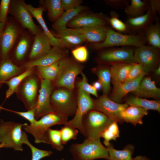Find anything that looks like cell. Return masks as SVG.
I'll use <instances>...</instances> for the list:
<instances>
[{
	"instance_id": "14",
	"label": "cell",
	"mask_w": 160,
	"mask_h": 160,
	"mask_svg": "<svg viewBox=\"0 0 160 160\" xmlns=\"http://www.w3.org/2000/svg\"><path fill=\"white\" fill-rule=\"evenodd\" d=\"M129 105L126 103L121 104L111 100L107 95H103L94 100L93 110L101 112L108 116L114 121L120 124L123 122L121 116V112Z\"/></svg>"
},
{
	"instance_id": "50",
	"label": "cell",
	"mask_w": 160,
	"mask_h": 160,
	"mask_svg": "<svg viewBox=\"0 0 160 160\" xmlns=\"http://www.w3.org/2000/svg\"><path fill=\"white\" fill-rule=\"evenodd\" d=\"M92 85L97 91L102 89V84L99 80L93 82Z\"/></svg>"
},
{
	"instance_id": "33",
	"label": "cell",
	"mask_w": 160,
	"mask_h": 160,
	"mask_svg": "<svg viewBox=\"0 0 160 160\" xmlns=\"http://www.w3.org/2000/svg\"><path fill=\"white\" fill-rule=\"evenodd\" d=\"M149 4V1L131 0L130 4L127 5L124 11L128 17H136L145 13L147 10Z\"/></svg>"
},
{
	"instance_id": "11",
	"label": "cell",
	"mask_w": 160,
	"mask_h": 160,
	"mask_svg": "<svg viewBox=\"0 0 160 160\" xmlns=\"http://www.w3.org/2000/svg\"><path fill=\"white\" fill-rule=\"evenodd\" d=\"M77 107L73 118L68 121L64 125L72 126L78 129L86 138V134L82 121L84 116L89 111L93 110L94 100L90 95L80 88H78Z\"/></svg>"
},
{
	"instance_id": "6",
	"label": "cell",
	"mask_w": 160,
	"mask_h": 160,
	"mask_svg": "<svg viewBox=\"0 0 160 160\" xmlns=\"http://www.w3.org/2000/svg\"><path fill=\"white\" fill-rule=\"evenodd\" d=\"M27 123L0 120V144L3 148H12L15 151H23V126Z\"/></svg>"
},
{
	"instance_id": "39",
	"label": "cell",
	"mask_w": 160,
	"mask_h": 160,
	"mask_svg": "<svg viewBox=\"0 0 160 160\" xmlns=\"http://www.w3.org/2000/svg\"><path fill=\"white\" fill-rule=\"evenodd\" d=\"M47 137L48 144L50 145L52 148L59 151L63 149L64 146L61 142L60 130L50 128L47 130Z\"/></svg>"
},
{
	"instance_id": "7",
	"label": "cell",
	"mask_w": 160,
	"mask_h": 160,
	"mask_svg": "<svg viewBox=\"0 0 160 160\" xmlns=\"http://www.w3.org/2000/svg\"><path fill=\"white\" fill-rule=\"evenodd\" d=\"M23 29L13 17L7 18L1 36V61L9 59Z\"/></svg>"
},
{
	"instance_id": "17",
	"label": "cell",
	"mask_w": 160,
	"mask_h": 160,
	"mask_svg": "<svg viewBox=\"0 0 160 160\" xmlns=\"http://www.w3.org/2000/svg\"><path fill=\"white\" fill-rule=\"evenodd\" d=\"M108 18L102 13L81 12L68 24L67 27L71 28H83L96 26H108Z\"/></svg>"
},
{
	"instance_id": "20",
	"label": "cell",
	"mask_w": 160,
	"mask_h": 160,
	"mask_svg": "<svg viewBox=\"0 0 160 160\" xmlns=\"http://www.w3.org/2000/svg\"><path fill=\"white\" fill-rule=\"evenodd\" d=\"M157 17L152 11L149 4L147 12L144 14L135 17H128L125 23L128 32L131 34L143 32L146 28L155 20Z\"/></svg>"
},
{
	"instance_id": "51",
	"label": "cell",
	"mask_w": 160,
	"mask_h": 160,
	"mask_svg": "<svg viewBox=\"0 0 160 160\" xmlns=\"http://www.w3.org/2000/svg\"><path fill=\"white\" fill-rule=\"evenodd\" d=\"M132 160H151L145 156H138L132 158Z\"/></svg>"
},
{
	"instance_id": "56",
	"label": "cell",
	"mask_w": 160,
	"mask_h": 160,
	"mask_svg": "<svg viewBox=\"0 0 160 160\" xmlns=\"http://www.w3.org/2000/svg\"><path fill=\"white\" fill-rule=\"evenodd\" d=\"M65 160V159H60V160Z\"/></svg>"
},
{
	"instance_id": "42",
	"label": "cell",
	"mask_w": 160,
	"mask_h": 160,
	"mask_svg": "<svg viewBox=\"0 0 160 160\" xmlns=\"http://www.w3.org/2000/svg\"><path fill=\"white\" fill-rule=\"evenodd\" d=\"M71 52L75 60L79 63H84L88 59V51L85 46L77 47L73 49Z\"/></svg>"
},
{
	"instance_id": "3",
	"label": "cell",
	"mask_w": 160,
	"mask_h": 160,
	"mask_svg": "<svg viewBox=\"0 0 160 160\" xmlns=\"http://www.w3.org/2000/svg\"><path fill=\"white\" fill-rule=\"evenodd\" d=\"M147 42L143 32L124 34L109 27L104 41L100 43L91 44L90 47L96 50L119 46H132L137 48L145 45Z\"/></svg>"
},
{
	"instance_id": "41",
	"label": "cell",
	"mask_w": 160,
	"mask_h": 160,
	"mask_svg": "<svg viewBox=\"0 0 160 160\" xmlns=\"http://www.w3.org/2000/svg\"><path fill=\"white\" fill-rule=\"evenodd\" d=\"M108 22L109 25L113 29L115 30L118 32H128L126 24L119 19L118 14L115 12L113 11H111Z\"/></svg>"
},
{
	"instance_id": "49",
	"label": "cell",
	"mask_w": 160,
	"mask_h": 160,
	"mask_svg": "<svg viewBox=\"0 0 160 160\" xmlns=\"http://www.w3.org/2000/svg\"><path fill=\"white\" fill-rule=\"evenodd\" d=\"M149 6L152 12L156 15L160 13V0H150L149 1Z\"/></svg>"
},
{
	"instance_id": "28",
	"label": "cell",
	"mask_w": 160,
	"mask_h": 160,
	"mask_svg": "<svg viewBox=\"0 0 160 160\" xmlns=\"http://www.w3.org/2000/svg\"><path fill=\"white\" fill-rule=\"evenodd\" d=\"M87 7L81 5L78 7L63 12L60 17L52 25V28L57 34L66 29L69 22L81 12L85 11Z\"/></svg>"
},
{
	"instance_id": "31",
	"label": "cell",
	"mask_w": 160,
	"mask_h": 160,
	"mask_svg": "<svg viewBox=\"0 0 160 160\" xmlns=\"http://www.w3.org/2000/svg\"><path fill=\"white\" fill-rule=\"evenodd\" d=\"M41 6L47 11L49 20L54 22L64 12L61 0H45L40 1Z\"/></svg>"
},
{
	"instance_id": "37",
	"label": "cell",
	"mask_w": 160,
	"mask_h": 160,
	"mask_svg": "<svg viewBox=\"0 0 160 160\" xmlns=\"http://www.w3.org/2000/svg\"><path fill=\"white\" fill-rule=\"evenodd\" d=\"M59 62L48 65L36 67L41 79L54 81L59 72Z\"/></svg>"
},
{
	"instance_id": "1",
	"label": "cell",
	"mask_w": 160,
	"mask_h": 160,
	"mask_svg": "<svg viewBox=\"0 0 160 160\" xmlns=\"http://www.w3.org/2000/svg\"><path fill=\"white\" fill-rule=\"evenodd\" d=\"M69 151L73 160H93L98 159L107 160L108 158L107 148L102 144L100 138L93 140L86 138L82 143L72 144Z\"/></svg>"
},
{
	"instance_id": "46",
	"label": "cell",
	"mask_w": 160,
	"mask_h": 160,
	"mask_svg": "<svg viewBox=\"0 0 160 160\" xmlns=\"http://www.w3.org/2000/svg\"><path fill=\"white\" fill-rule=\"evenodd\" d=\"M9 111L15 113L25 119L30 123V124H33L35 123L37 120L35 119V107L27 111L20 112L8 110Z\"/></svg>"
},
{
	"instance_id": "38",
	"label": "cell",
	"mask_w": 160,
	"mask_h": 160,
	"mask_svg": "<svg viewBox=\"0 0 160 160\" xmlns=\"http://www.w3.org/2000/svg\"><path fill=\"white\" fill-rule=\"evenodd\" d=\"M119 130L117 122L114 121L100 135V137L103 138V143L107 147L110 144V141L116 140L119 137Z\"/></svg>"
},
{
	"instance_id": "29",
	"label": "cell",
	"mask_w": 160,
	"mask_h": 160,
	"mask_svg": "<svg viewBox=\"0 0 160 160\" xmlns=\"http://www.w3.org/2000/svg\"><path fill=\"white\" fill-rule=\"evenodd\" d=\"M24 68L14 64L10 59L0 62V87L4 82L11 78L20 74Z\"/></svg>"
},
{
	"instance_id": "19",
	"label": "cell",
	"mask_w": 160,
	"mask_h": 160,
	"mask_svg": "<svg viewBox=\"0 0 160 160\" xmlns=\"http://www.w3.org/2000/svg\"><path fill=\"white\" fill-rule=\"evenodd\" d=\"M50 40L42 28L35 35L28 61L39 59L45 55L51 48Z\"/></svg>"
},
{
	"instance_id": "12",
	"label": "cell",
	"mask_w": 160,
	"mask_h": 160,
	"mask_svg": "<svg viewBox=\"0 0 160 160\" xmlns=\"http://www.w3.org/2000/svg\"><path fill=\"white\" fill-rule=\"evenodd\" d=\"M38 89V80L32 74L23 81L16 90L18 97L23 102L27 110L35 107Z\"/></svg>"
},
{
	"instance_id": "23",
	"label": "cell",
	"mask_w": 160,
	"mask_h": 160,
	"mask_svg": "<svg viewBox=\"0 0 160 160\" xmlns=\"http://www.w3.org/2000/svg\"><path fill=\"white\" fill-rule=\"evenodd\" d=\"M132 93L137 97L159 99L160 97V89L149 77H143L138 86Z\"/></svg>"
},
{
	"instance_id": "5",
	"label": "cell",
	"mask_w": 160,
	"mask_h": 160,
	"mask_svg": "<svg viewBox=\"0 0 160 160\" xmlns=\"http://www.w3.org/2000/svg\"><path fill=\"white\" fill-rule=\"evenodd\" d=\"M59 71L54 80L57 87H63L73 91L76 78L82 72V65L72 58L67 57L59 62Z\"/></svg>"
},
{
	"instance_id": "27",
	"label": "cell",
	"mask_w": 160,
	"mask_h": 160,
	"mask_svg": "<svg viewBox=\"0 0 160 160\" xmlns=\"http://www.w3.org/2000/svg\"><path fill=\"white\" fill-rule=\"evenodd\" d=\"M148 113V110L137 106L130 105L121 112V116L123 121L130 123L135 126L137 124H143V118Z\"/></svg>"
},
{
	"instance_id": "25",
	"label": "cell",
	"mask_w": 160,
	"mask_h": 160,
	"mask_svg": "<svg viewBox=\"0 0 160 160\" xmlns=\"http://www.w3.org/2000/svg\"><path fill=\"white\" fill-rule=\"evenodd\" d=\"M133 63H120L110 65L111 81L113 88L124 83Z\"/></svg>"
},
{
	"instance_id": "10",
	"label": "cell",
	"mask_w": 160,
	"mask_h": 160,
	"mask_svg": "<svg viewBox=\"0 0 160 160\" xmlns=\"http://www.w3.org/2000/svg\"><path fill=\"white\" fill-rule=\"evenodd\" d=\"M159 49L145 45L136 48L134 51L135 63L140 64L146 74L154 70L159 65Z\"/></svg>"
},
{
	"instance_id": "35",
	"label": "cell",
	"mask_w": 160,
	"mask_h": 160,
	"mask_svg": "<svg viewBox=\"0 0 160 160\" xmlns=\"http://www.w3.org/2000/svg\"><path fill=\"white\" fill-rule=\"evenodd\" d=\"M105 65H100L95 69V71L98 80L102 84L103 95L107 96L111 89V77L110 67Z\"/></svg>"
},
{
	"instance_id": "54",
	"label": "cell",
	"mask_w": 160,
	"mask_h": 160,
	"mask_svg": "<svg viewBox=\"0 0 160 160\" xmlns=\"http://www.w3.org/2000/svg\"><path fill=\"white\" fill-rule=\"evenodd\" d=\"M156 74L159 75L160 74V65L154 70Z\"/></svg>"
},
{
	"instance_id": "53",
	"label": "cell",
	"mask_w": 160,
	"mask_h": 160,
	"mask_svg": "<svg viewBox=\"0 0 160 160\" xmlns=\"http://www.w3.org/2000/svg\"><path fill=\"white\" fill-rule=\"evenodd\" d=\"M4 24L0 22V62L1 61L0 57V43H1V36L2 30Z\"/></svg>"
},
{
	"instance_id": "48",
	"label": "cell",
	"mask_w": 160,
	"mask_h": 160,
	"mask_svg": "<svg viewBox=\"0 0 160 160\" xmlns=\"http://www.w3.org/2000/svg\"><path fill=\"white\" fill-rule=\"evenodd\" d=\"M104 2L114 9H124L128 4L129 1L127 0H105Z\"/></svg>"
},
{
	"instance_id": "44",
	"label": "cell",
	"mask_w": 160,
	"mask_h": 160,
	"mask_svg": "<svg viewBox=\"0 0 160 160\" xmlns=\"http://www.w3.org/2000/svg\"><path fill=\"white\" fill-rule=\"evenodd\" d=\"M143 72V68L140 64L133 63L124 83H127L135 79Z\"/></svg>"
},
{
	"instance_id": "45",
	"label": "cell",
	"mask_w": 160,
	"mask_h": 160,
	"mask_svg": "<svg viewBox=\"0 0 160 160\" xmlns=\"http://www.w3.org/2000/svg\"><path fill=\"white\" fill-rule=\"evenodd\" d=\"M11 0H1L0 3V22L4 24L9 13Z\"/></svg>"
},
{
	"instance_id": "47",
	"label": "cell",
	"mask_w": 160,
	"mask_h": 160,
	"mask_svg": "<svg viewBox=\"0 0 160 160\" xmlns=\"http://www.w3.org/2000/svg\"><path fill=\"white\" fill-rule=\"evenodd\" d=\"M64 10L76 8L81 5L82 1L81 0H61Z\"/></svg>"
},
{
	"instance_id": "21",
	"label": "cell",
	"mask_w": 160,
	"mask_h": 160,
	"mask_svg": "<svg viewBox=\"0 0 160 160\" xmlns=\"http://www.w3.org/2000/svg\"><path fill=\"white\" fill-rule=\"evenodd\" d=\"M53 34L61 40L65 48L73 49L86 41L79 28H67L59 33Z\"/></svg>"
},
{
	"instance_id": "13",
	"label": "cell",
	"mask_w": 160,
	"mask_h": 160,
	"mask_svg": "<svg viewBox=\"0 0 160 160\" xmlns=\"http://www.w3.org/2000/svg\"><path fill=\"white\" fill-rule=\"evenodd\" d=\"M134 51L132 49L127 47H113L103 49L99 53L97 60L101 63L110 65L120 63H135Z\"/></svg>"
},
{
	"instance_id": "43",
	"label": "cell",
	"mask_w": 160,
	"mask_h": 160,
	"mask_svg": "<svg viewBox=\"0 0 160 160\" xmlns=\"http://www.w3.org/2000/svg\"><path fill=\"white\" fill-rule=\"evenodd\" d=\"M82 79L77 84L78 88H80L86 93L92 94L98 98L97 91L92 86L88 83L85 75L82 72L81 73Z\"/></svg>"
},
{
	"instance_id": "32",
	"label": "cell",
	"mask_w": 160,
	"mask_h": 160,
	"mask_svg": "<svg viewBox=\"0 0 160 160\" xmlns=\"http://www.w3.org/2000/svg\"><path fill=\"white\" fill-rule=\"evenodd\" d=\"M106 148L108 153L107 160H132V156L135 149L132 145L128 144L121 150L114 149L111 143Z\"/></svg>"
},
{
	"instance_id": "55",
	"label": "cell",
	"mask_w": 160,
	"mask_h": 160,
	"mask_svg": "<svg viewBox=\"0 0 160 160\" xmlns=\"http://www.w3.org/2000/svg\"><path fill=\"white\" fill-rule=\"evenodd\" d=\"M3 148L2 145H1L0 144V148Z\"/></svg>"
},
{
	"instance_id": "9",
	"label": "cell",
	"mask_w": 160,
	"mask_h": 160,
	"mask_svg": "<svg viewBox=\"0 0 160 160\" xmlns=\"http://www.w3.org/2000/svg\"><path fill=\"white\" fill-rule=\"evenodd\" d=\"M23 0H11L9 13L20 24L35 35L41 28L34 22L32 16L25 6Z\"/></svg>"
},
{
	"instance_id": "22",
	"label": "cell",
	"mask_w": 160,
	"mask_h": 160,
	"mask_svg": "<svg viewBox=\"0 0 160 160\" xmlns=\"http://www.w3.org/2000/svg\"><path fill=\"white\" fill-rule=\"evenodd\" d=\"M25 6L32 16L37 20L43 30L49 37L51 46L65 48L61 40L56 38L48 28L42 16L43 12L45 10L44 7L41 6L35 7L31 4L26 3Z\"/></svg>"
},
{
	"instance_id": "52",
	"label": "cell",
	"mask_w": 160,
	"mask_h": 160,
	"mask_svg": "<svg viewBox=\"0 0 160 160\" xmlns=\"http://www.w3.org/2000/svg\"><path fill=\"white\" fill-rule=\"evenodd\" d=\"M41 159V156L39 154L35 153L32 155L31 160H40Z\"/></svg>"
},
{
	"instance_id": "8",
	"label": "cell",
	"mask_w": 160,
	"mask_h": 160,
	"mask_svg": "<svg viewBox=\"0 0 160 160\" xmlns=\"http://www.w3.org/2000/svg\"><path fill=\"white\" fill-rule=\"evenodd\" d=\"M114 121L104 114L94 110L89 111L83 117L82 125L86 139L93 140L100 137L106 129Z\"/></svg>"
},
{
	"instance_id": "30",
	"label": "cell",
	"mask_w": 160,
	"mask_h": 160,
	"mask_svg": "<svg viewBox=\"0 0 160 160\" xmlns=\"http://www.w3.org/2000/svg\"><path fill=\"white\" fill-rule=\"evenodd\" d=\"M154 23H152L144 30L143 33L149 46L160 49V23L156 17Z\"/></svg>"
},
{
	"instance_id": "26",
	"label": "cell",
	"mask_w": 160,
	"mask_h": 160,
	"mask_svg": "<svg viewBox=\"0 0 160 160\" xmlns=\"http://www.w3.org/2000/svg\"><path fill=\"white\" fill-rule=\"evenodd\" d=\"M108 26H96L79 28L86 41L92 43H101L105 40Z\"/></svg>"
},
{
	"instance_id": "40",
	"label": "cell",
	"mask_w": 160,
	"mask_h": 160,
	"mask_svg": "<svg viewBox=\"0 0 160 160\" xmlns=\"http://www.w3.org/2000/svg\"><path fill=\"white\" fill-rule=\"evenodd\" d=\"M61 142L63 145H65L70 140L77 138L78 130L73 127L64 125L60 130Z\"/></svg>"
},
{
	"instance_id": "4",
	"label": "cell",
	"mask_w": 160,
	"mask_h": 160,
	"mask_svg": "<svg viewBox=\"0 0 160 160\" xmlns=\"http://www.w3.org/2000/svg\"><path fill=\"white\" fill-rule=\"evenodd\" d=\"M50 104L57 113L67 117L74 116L77 107V97L73 91L60 87L52 92Z\"/></svg>"
},
{
	"instance_id": "15",
	"label": "cell",
	"mask_w": 160,
	"mask_h": 160,
	"mask_svg": "<svg viewBox=\"0 0 160 160\" xmlns=\"http://www.w3.org/2000/svg\"><path fill=\"white\" fill-rule=\"evenodd\" d=\"M53 87L51 81L41 79L39 93L35 106V117L36 120L47 114L55 112L50 104Z\"/></svg>"
},
{
	"instance_id": "18",
	"label": "cell",
	"mask_w": 160,
	"mask_h": 160,
	"mask_svg": "<svg viewBox=\"0 0 160 160\" xmlns=\"http://www.w3.org/2000/svg\"><path fill=\"white\" fill-rule=\"evenodd\" d=\"M68 51L66 48L57 46L52 47L44 56L37 60L27 61L21 67L26 69L38 66H44L59 62L68 57Z\"/></svg>"
},
{
	"instance_id": "34",
	"label": "cell",
	"mask_w": 160,
	"mask_h": 160,
	"mask_svg": "<svg viewBox=\"0 0 160 160\" xmlns=\"http://www.w3.org/2000/svg\"><path fill=\"white\" fill-rule=\"evenodd\" d=\"M33 68L26 69L23 73L13 77L4 82V83L8 85V87L6 92V99L9 98L15 92L23 81L26 77L32 74Z\"/></svg>"
},
{
	"instance_id": "2",
	"label": "cell",
	"mask_w": 160,
	"mask_h": 160,
	"mask_svg": "<svg viewBox=\"0 0 160 160\" xmlns=\"http://www.w3.org/2000/svg\"><path fill=\"white\" fill-rule=\"evenodd\" d=\"M68 118L52 112L43 116L33 124H26L22 129L33 137L35 143L48 144L47 132L48 129L56 125H64L68 121Z\"/></svg>"
},
{
	"instance_id": "36",
	"label": "cell",
	"mask_w": 160,
	"mask_h": 160,
	"mask_svg": "<svg viewBox=\"0 0 160 160\" xmlns=\"http://www.w3.org/2000/svg\"><path fill=\"white\" fill-rule=\"evenodd\" d=\"M128 105L140 107L147 110L160 111V102L159 100H149L137 96H130L125 100Z\"/></svg>"
},
{
	"instance_id": "24",
	"label": "cell",
	"mask_w": 160,
	"mask_h": 160,
	"mask_svg": "<svg viewBox=\"0 0 160 160\" xmlns=\"http://www.w3.org/2000/svg\"><path fill=\"white\" fill-rule=\"evenodd\" d=\"M146 75L143 72L135 79L113 88L109 98L114 102L121 103L123 97L126 95L132 92L137 88L141 80Z\"/></svg>"
},
{
	"instance_id": "16",
	"label": "cell",
	"mask_w": 160,
	"mask_h": 160,
	"mask_svg": "<svg viewBox=\"0 0 160 160\" xmlns=\"http://www.w3.org/2000/svg\"><path fill=\"white\" fill-rule=\"evenodd\" d=\"M25 29H23L10 55L12 57L10 59L14 64H22L31 49L34 35Z\"/></svg>"
}]
</instances>
